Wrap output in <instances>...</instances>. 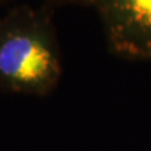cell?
Instances as JSON below:
<instances>
[{"instance_id":"2","label":"cell","mask_w":151,"mask_h":151,"mask_svg":"<svg viewBox=\"0 0 151 151\" xmlns=\"http://www.w3.org/2000/svg\"><path fill=\"white\" fill-rule=\"evenodd\" d=\"M110 52L129 60L151 59V0H98Z\"/></svg>"},{"instance_id":"1","label":"cell","mask_w":151,"mask_h":151,"mask_svg":"<svg viewBox=\"0 0 151 151\" xmlns=\"http://www.w3.org/2000/svg\"><path fill=\"white\" fill-rule=\"evenodd\" d=\"M62 72L50 8L19 5L0 17V91L43 97Z\"/></svg>"},{"instance_id":"3","label":"cell","mask_w":151,"mask_h":151,"mask_svg":"<svg viewBox=\"0 0 151 151\" xmlns=\"http://www.w3.org/2000/svg\"><path fill=\"white\" fill-rule=\"evenodd\" d=\"M52 5H83V6H96L98 0H47Z\"/></svg>"},{"instance_id":"4","label":"cell","mask_w":151,"mask_h":151,"mask_svg":"<svg viewBox=\"0 0 151 151\" xmlns=\"http://www.w3.org/2000/svg\"><path fill=\"white\" fill-rule=\"evenodd\" d=\"M4 1H5V0H0V4H1V3H4Z\"/></svg>"}]
</instances>
